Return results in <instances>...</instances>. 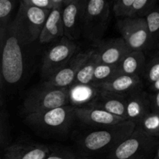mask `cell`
Here are the masks:
<instances>
[{"label": "cell", "instance_id": "32", "mask_svg": "<svg viewBox=\"0 0 159 159\" xmlns=\"http://www.w3.org/2000/svg\"><path fill=\"white\" fill-rule=\"evenodd\" d=\"M2 75L1 69H0V105L2 103Z\"/></svg>", "mask_w": 159, "mask_h": 159}, {"label": "cell", "instance_id": "1", "mask_svg": "<svg viewBox=\"0 0 159 159\" xmlns=\"http://www.w3.org/2000/svg\"><path fill=\"white\" fill-rule=\"evenodd\" d=\"M29 44L16 17L8 24L0 56V69L3 81L15 85L23 79L25 72L24 48Z\"/></svg>", "mask_w": 159, "mask_h": 159}, {"label": "cell", "instance_id": "26", "mask_svg": "<svg viewBox=\"0 0 159 159\" xmlns=\"http://www.w3.org/2000/svg\"><path fill=\"white\" fill-rule=\"evenodd\" d=\"M23 3L39 9L52 11L54 9H62L65 0H22Z\"/></svg>", "mask_w": 159, "mask_h": 159}, {"label": "cell", "instance_id": "15", "mask_svg": "<svg viewBox=\"0 0 159 159\" xmlns=\"http://www.w3.org/2000/svg\"><path fill=\"white\" fill-rule=\"evenodd\" d=\"M126 99L127 97L125 96L99 90L97 96L86 107H94V108L105 110L114 116H119L127 120Z\"/></svg>", "mask_w": 159, "mask_h": 159}, {"label": "cell", "instance_id": "8", "mask_svg": "<svg viewBox=\"0 0 159 159\" xmlns=\"http://www.w3.org/2000/svg\"><path fill=\"white\" fill-rule=\"evenodd\" d=\"M117 27L121 38L131 51H143L150 47V35L144 18L120 19Z\"/></svg>", "mask_w": 159, "mask_h": 159}, {"label": "cell", "instance_id": "27", "mask_svg": "<svg viewBox=\"0 0 159 159\" xmlns=\"http://www.w3.org/2000/svg\"><path fill=\"white\" fill-rule=\"evenodd\" d=\"M15 6L12 0H0V28L6 29L11 21V14Z\"/></svg>", "mask_w": 159, "mask_h": 159}, {"label": "cell", "instance_id": "22", "mask_svg": "<svg viewBox=\"0 0 159 159\" xmlns=\"http://www.w3.org/2000/svg\"><path fill=\"white\" fill-rule=\"evenodd\" d=\"M118 75H119V73H118L117 65L98 63L96 68H95L91 85L97 88L102 84L110 81Z\"/></svg>", "mask_w": 159, "mask_h": 159}, {"label": "cell", "instance_id": "16", "mask_svg": "<svg viewBox=\"0 0 159 159\" xmlns=\"http://www.w3.org/2000/svg\"><path fill=\"white\" fill-rule=\"evenodd\" d=\"M151 112L150 96L144 91L137 92L127 97L126 99V117L135 125L145 115Z\"/></svg>", "mask_w": 159, "mask_h": 159}, {"label": "cell", "instance_id": "20", "mask_svg": "<svg viewBox=\"0 0 159 159\" xmlns=\"http://www.w3.org/2000/svg\"><path fill=\"white\" fill-rule=\"evenodd\" d=\"M69 101L73 107L88 106L97 96L99 90L91 85H74L69 89Z\"/></svg>", "mask_w": 159, "mask_h": 159}, {"label": "cell", "instance_id": "33", "mask_svg": "<svg viewBox=\"0 0 159 159\" xmlns=\"http://www.w3.org/2000/svg\"><path fill=\"white\" fill-rule=\"evenodd\" d=\"M153 159H159V144L158 145V148H157L156 152H155V156H154Z\"/></svg>", "mask_w": 159, "mask_h": 159}, {"label": "cell", "instance_id": "3", "mask_svg": "<svg viewBox=\"0 0 159 159\" xmlns=\"http://www.w3.org/2000/svg\"><path fill=\"white\" fill-rule=\"evenodd\" d=\"M68 89L51 86L44 82L31 90L23 102V113L27 115L41 113L69 105Z\"/></svg>", "mask_w": 159, "mask_h": 159}, {"label": "cell", "instance_id": "21", "mask_svg": "<svg viewBox=\"0 0 159 159\" xmlns=\"http://www.w3.org/2000/svg\"><path fill=\"white\" fill-rule=\"evenodd\" d=\"M99 63L97 54L96 51H93L86 61L82 65L79 72L76 75L75 79L74 84L75 85H91L93 82V75H94L95 68ZM73 84V85H74Z\"/></svg>", "mask_w": 159, "mask_h": 159}, {"label": "cell", "instance_id": "25", "mask_svg": "<svg viewBox=\"0 0 159 159\" xmlns=\"http://www.w3.org/2000/svg\"><path fill=\"white\" fill-rule=\"evenodd\" d=\"M143 75L146 82L152 85L159 81V56L154 57L148 63H146Z\"/></svg>", "mask_w": 159, "mask_h": 159}, {"label": "cell", "instance_id": "13", "mask_svg": "<svg viewBox=\"0 0 159 159\" xmlns=\"http://www.w3.org/2000/svg\"><path fill=\"white\" fill-rule=\"evenodd\" d=\"M75 116L86 125L93 127H109L123 122L125 120L114 116L105 110L90 107H74Z\"/></svg>", "mask_w": 159, "mask_h": 159}, {"label": "cell", "instance_id": "14", "mask_svg": "<svg viewBox=\"0 0 159 159\" xmlns=\"http://www.w3.org/2000/svg\"><path fill=\"white\" fill-rule=\"evenodd\" d=\"M143 82L140 76L118 75L109 82L98 86L97 89L127 97L133 93L143 90Z\"/></svg>", "mask_w": 159, "mask_h": 159}, {"label": "cell", "instance_id": "12", "mask_svg": "<svg viewBox=\"0 0 159 159\" xmlns=\"http://www.w3.org/2000/svg\"><path fill=\"white\" fill-rule=\"evenodd\" d=\"M95 51L97 54L99 63L117 65L131 51L120 37L100 41Z\"/></svg>", "mask_w": 159, "mask_h": 159}, {"label": "cell", "instance_id": "7", "mask_svg": "<svg viewBox=\"0 0 159 159\" xmlns=\"http://www.w3.org/2000/svg\"><path fill=\"white\" fill-rule=\"evenodd\" d=\"M76 44L71 40L62 37L53 44L43 56L40 73L45 81L60 70L75 55Z\"/></svg>", "mask_w": 159, "mask_h": 159}, {"label": "cell", "instance_id": "4", "mask_svg": "<svg viewBox=\"0 0 159 159\" xmlns=\"http://www.w3.org/2000/svg\"><path fill=\"white\" fill-rule=\"evenodd\" d=\"M159 138L145 134L138 127L133 133L110 151L108 159H150L155 156Z\"/></svg>", "mask_w": 159, "mask_h": 159}, {"label": "cell", "instance_id": "31", "mask_svg": "<svg viewBox=\"0 0 159 159\" xmlns=\"http://www.w3.org/2000/svg\"><path fill=\"white\" fill-rule=\"evenodd\" d=\"M5 32H6V29H2V28H0V54H1L2 49L3 46V42H4Z\"/></svg>", "mask_w": 159, "mask_h": 159}, {"label": "cell", "instance_id": "5", "mask_svg": "<svg viewBox=\"0 0 159 159\" xmlns=\"http://www.w3.org/2000/svg\"><path fill=\"white\" fill-rule=\"evenodd\" d=\"M110 16V2L105 0L87 1L82 35L91 41L99 42L108 28Z\"/></svg>", "mask_w": 159, "mask_h": 159}, {"label": "cell", "instance_id": "9", "mask_svg": "<svg viewBox=\"0 0 159 159\" xmlns=\"http://www.w3.org/2000/svg\"><path fill=\"white\" fill-rule=\"evenodd\" d=\"M50 12L25 4L23 1L20 2L16 17L20 23L29 44L38 40Z\"/></svg>", "mask_w": 159, "mask_h": 159}, {"label": "cell", "instance_id": "30", "mask_svg": "<svg viewBox=\"0 0 159 159\" xmlns=\"http://www.w3.org/2000/svg\"><path fill=\"white\" fill-rule=\"evenodd\" d=\"M6 125H5L2 118L0 117V144H2V142L4 141L5 137H6Z\"/></svg>", "mask_w": 159, "mask_h": 159}, {"label": "cell", "instance_id": "24", "mask_svg": "<svg viewBox=\"0 0 159 159\" xmlns=\"http://www.w3.org/2000/svg\"><path fill=\"white\" fill-rule=\"evenodd\" d=\"M148 30L150 35V47L155 43L159 37V5L149 12L145 17Z\"/></svg>", "mask_w": 159, "mask_h": 159}, {"label": "cell", "instance_id": "11", "mask_svg": "<svg viewBox=\"0 0 159 159\" xmlns=\"http://www.w3.org/2000/svg\"><path fill=\"white\" fill-rule=\"evenodd\" d=\"M94 50L75 54L60 70L54 73L44 83L51 86L61 89H69L74 84L76 75L87 59L91 56Z\"/></svg>", "mask_w": 159, "mask_h": 159}, {"label": "cell", "instance_id": "17", "mask_svg": "<svg viewBox=\"0 0 159 159\" xmlns=\"http://www.w3.org/2000/svg\"><path fill=\"white\" fill-rule=\"evenodd\" d=\"M51 149L41 144H13L6 149L4 159H45Z\"/></svg>", "mask_w": 159, "mask_h": 159}, {"label": "cell", "instance_id": "19", "mask_svg": "<svg viewBox=\"0 0 159 159\" xmlns=\"http://www.w3.org/2000/svg\"><path fill=\"white\" fill-rule=\"evenodd\" d=\"M146 58L143 51H130L117 65L119 75L140 76L144 71Z\"/></svg>", "mask_w": 159, "mask_h": 159}, {"label": "cell", "instance_id": "29", "mask_svg": "<svg viewBox=\"0 0 159 159\" xmlns=\"http://www.w3.org/2000/svg\"><path fill=\"white\" fill-rule=\"evenodd\" d=\"M151 111L159 113V90L150 96Z\"/></svg>", "mask_w": 159, "mask_h": 159}, {"label": "cell", "instance_id": "34", "mask_svg": "<svg viewBox=\"0 0 159 159\" xmlns=\"http://www.w3.org/2000/svg\"><path fill=\"white\" fill-rule=\"evenodd\" d=\"M157 55L159 56V46H158V54H157Z\"/></svg>", "mask_w": 159, "mask_h": 159}, {"label": "cell", "instance_id": "28", "mask_svg": "<svg viewBox=\"0 0 159 159\" xmlns=\"http://www.w3.org/2000/svg\"><path fill=\"white\" fill-rule=\"evenodd\" d=\"M45 159H80L68 151H56L51 152Z\"/></svg>", "mask_w": 159, "mask_h": 159}, {"label": "cell", "instance_id": "10", "mask_svg": "<svg viewBox=\"0 0 159 159\" xmlns=\"http://www.w3.org/2000/svg\"><path fill=\"white\" fill-rule=\"evenodd\" d=\"M86 0H65L62 8L64 37L73 40L80 38L83 30Z\"/></svg>", "mask_w": 159, "mask_h": 159}, {"label": "cell", "instance_id": "18", "mask_svg": "<svg viewBox=\"0 0 159 159\" xmlns=\"http://www.w3.org/2000/svg\"><path fill=\"white\" fill-rule=\"evenodd\" d=\"M61 13L62 9H54L50 12L38 38L40 43H49L64 37Z\"/></svg>", "mask_w": 159, "mask_h": 159}, {"label": "cell", "instance_id": "2", "mask_svg": "<svg viewBox=\"0 0 159 159\" xmlns=\"http://www.w3.org/2000/svg\"><path fill=\"white\" fill-rule=\"evenodd\" d=\"M136 125L133 122L124 120L113 126L90 132L82 141L83 150L89 153L112 151L134 130Z\"/></svg>", "mask_w": 159, "mask_h": 159}, {"label": "cell", "instance_id": "23", "mask_svg": "<svg viewBox=\"0 0 159 159\" xmlns=\"http://www.w3.org/2000/svg\"><path fill=\"white\" fill-rule=\"evenodd\" d=\"M145 134L159 138V113L152 112L148 113L136 125Z\"/></svg>", "mask_w": 159, "mask_h": 159}, {"label": "cell", "instance_id": "6", "mask_svg": "<svg viewBox=\"0 0 159 159\" xmlns=\"http://www.w3.org/2000/svg\"><path fill=\"white\" fill-rule=\"evenodd\" d=\"M75 117L74 107L67 105L38 113L27 115L26 121L37 130L51 133L65 131Z\"/></svg>", "mask_w": 159, "mask_h": 159}]
</instances>
